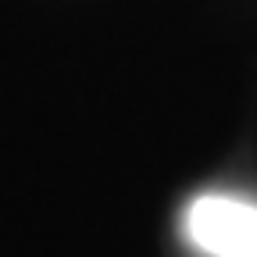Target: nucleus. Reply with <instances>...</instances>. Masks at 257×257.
Masks as SVG:
<instances>
[{
	"label": "nucleus",
	"mask_w": 257,
	"mask_h": 257,
	"mask_svg": "<svg viewBox=\"0 0 257 257\" xmlns=\"http://www.w3.org/2000/svg\"><path fill=\"white\" fill-rule=\"evenodd\" d=\"M186 232L211 257H257V204L207 193L186 211Z\"/></svg>",
	"instance_id": "obj_1"
}]
</instances>
